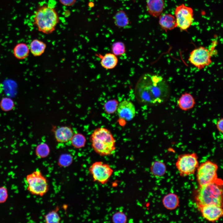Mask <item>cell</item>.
I'll return each instance as SVG.
<instances>
[{"label":"cell","instance_id":"6da1fadb","mask_svg":"<svg viewBox=\"0 0 223 223\" xmlns=\"http://www.w3.org/2000/svg\"><path fill=\"white\" fill-rule=\"evenodd\" d=\"M169 93L168 85L162 77L150 73L141 77L134 90L136 99L141 103L149 105L163 103L168 98Z\"/></svg>","mask_w":223,"mask_h":223},{"label":"cell","instance_id":"7a4b0ae2","mask_svg":"<svg viewBox=\"0 0 223 223\" xmlns=\"http://www.w3.org/2000/svg\"><path fill=\"white\" fill-rule=\"evenodd\" d=\"M92 148L101 156H109L116 151V141L111 132L104 127L96 129L90 137Z\"/></svg>","mask_w":223,"mask_h":223},{"label":"cell","instance_id":"3957f363","mask_svg":"<svg viewBox=\"0 0 223 223\" xmlns=\"http://www.w3.org/2000/svg\"><path fill=\"white\" fill-rule=\"evenodd\" d=\"M222 181H216L199 186L197 191L196 200L198 207L213 205L223 206Z\"/></svg>","mask_w":223,"mask_h":223},{"label":"cell","instance_id":"277c9868","mask_svg":"<svg viewBox=\"0 0 223 223\" xmlns=\"http://www.w3.org/2000/svg\"><path fill=\"white\" fill-rule=\"evenodd\" d=\"M59 20V15L55 10L47 5L39 7L34 16V23L38 31L47 34L55 30Z\"/></svg>","mask_w":223,"mask_h":223},{"label":"cell","instance_id":"5b68a950","mask_svg":"<svg viewBox=\"0 0 223 223\" xmlns=\"http://www.w3.org/2000/svg\"><path fill=\"white\" fill-rule=\"evenodd\" d=\"M27 190L32 195L43 196L48 191L49 185L46 178L38 169L26 177Z\"/></svg>","mask_w":223,"mask_h":223},{"label":"cell","instance_id":"8992f818","mask_svg":"<svg viewBox=\"0 0 223 223\" xmlns=\"http://www.w3.org/2000/svg\"><path fill=\"white\" fill-rule=\"evenodd\" d=\"M199 166L198 157L195 153L179 155L176 163L177 169L183 177L194 174Z\"/></svg>","mask_w":223,"mask_h":223},{"label":"cell","instance_id":"52a82bcc","mask_svg":"<svg viewBox=\"0 0 223 223\" xmlns=\"http://www.w3.org/2000/svg\"><path fill=\"white\" fill-rule=\"evenodd\" d=\"M218 167L214 162L209 160L201 163L197 169V179L199 186L215 181L217 178Z\"/></svg>","mask_w":223,"mask_h":223},{"label":"cell","instance_id":"ba28073f","mask_svg":"<svg viewBox=\"0 0 223 223\" xmlns=\"http://www.w3.org/2000/svg\"><path fill=\"white\" fill-rule=\"evenodd\" d=\"M89 171L94 181L104 185L108 181L113 170L108 164L102 161H96L90 166Z\"/></svg>","mask_w":223,"mask_h":223},{"label":"cell","instance_id":"9c48e42d","mask_svg":"<svg viewBox=\"0 0 223 223\" xmlns=\"http://www.w3.org/2000/svg\"><path fill=\"white\" fill-rule=\"evenodd\" d=\"M177 27L181 31L187 30L194 21L192 8L182 4L177 6L174 11Z\"/></svg>","mask_w":223,"mask_h":223},{"label":"cell","instance_id":"30bf717a","mask_svg":"<svg viewBox=\"0 0 223 223\" xmlns=\"http://www.w3.org/2000/svg\"><path fill=\"white\" fill-rule=\"evenodd\" d=\"M213 52L210 49L201 46L193 50L190 53L189 61L194 66L201 69L212 63Z\"/></svg>","mask_w":223,"mask_h":223},{"label":"cell","instance_id":"8fae6325","mask_svg":"<svg viewBox=\"0 0 223 223\" xmlns=\"http://www.w3.org/2000/svg\"><path fill=\"white\" fill-rule=\"evenodd\" d=\"M116 111L119 118L125 121L131 120L136 115L134 105L131 102L127 100H124L120 103Z\"/></svg>","mask_w":223,"mask_h":223},{"label":"cell","instance_id":"7c38bea8","mask_svg":"<svg viewBox=\"0 0 223 223\" xmlns=\"http://www.w3.org/2000/svg\"><path fill=\"white\" fill-rule=\"evenodd\" d=\"M203 217L207 220L214 222L218 220L223 215L222 207L213 205L199 207Z\"/></svg>","mask_w":223,"mask_h":223},{"label":"cell","instance_id":"4fadbf2b","mask_svg":"<svg viewBox=\"0 0 223 223\" xmlns=\"http://www.w3.org/2000/svg\"><path fill=\"white\" fill-rule=\"evenodd\" d=\"M146 4L148 13L155 17L161 14L164 8V0H146Z\"/></svg>","mask_w":223,"mask_h":223},{"label":"cell","instance_id":"5bb4252c","mask_svg":"<svg viewBox=\"0 0 223 223\" xmlns=\"http://www.w3.org/2000/svg\"><path fill=\"white\" fill-rule=\"evenodd\" d=\"M159 23L161 28L165 32L177 27L174 16L170 14H161L159 16Z\"/></svg>","mask_w":223,"mask_h":223},{"label":"cell","instance_id":"9a60e30c","mask_svg":"<svg viewBox=\"0 0 223 223\" xmlns=\"http://www.w3.org/2000/svg\"><path fill=\"white\" fill-rule=\"evenodd\" d=\"M73 134L71 128L63 126L58 128L55 131V138L59 142L64 143L70 140Z\"/></svg>","mask_w":223,"mask_h":223},{"label":"cell","instance_id":"2e32d148","mask_svg":"<svg viewBox=\"0 0 223 223\" xmlns=\"http://www.w3.org/2000/svg\"><path fill=\"white\" fill-rule=\"evenodd\" d=\"M96 55L101 59L100 63L102 66L106 69L114 68L117 65L118 59L116 55L113 53H108L104 55L99 54Z\"/></svg>","mask_w":223,"mask_h":223},{"label":"cell","instance_id":"e0dca14e","mask_svg":"<svg viewBox=\"0 0 223 223\" xmlns=\"http://www.w3.org/2000/svg\"><path fill=\"white\" fill-rule=\"evenodd\" d=\"M177 103L181 109L187 111L192 109L195 102L193 96L190 93L186 92L181 95L177 101Z\"/></svg>","mask_w":223,"mask_h":223},{"label":"cell","instance_id":"ac0fdd59","mask_svg":"<svg viewBox=\"0 0 223 223\" xmlns=\"http://www.w3.org/2000/svg\"><path fill=\"white\" fill-rule=\"evenodd\" d=\"M46 47V44L43 42L35 39L30 43L29 49L33 56H39L44 52Z\"/></svg>","mask_w":223,"mask_h":223},{"label":"cell","instance_id":"d6986e66","mask_svg":"<svg viewBox=\"0 0 223 223\" xmlns=\"http://www.w3.org/2000/svg\"><path fill=\"white\" fill-rule=\"evenodd\" d=\"M162 203L164 206L167 209L172 210L176 208L179 204V198L176 194L170 193L164 196Z\"/></svg>","mask_w":223,"mask_h":223},{"label":"cell","instance_id":"ffe728a7","mask_svg":"<svg viewBox=\"0 0 223 223\" xmlns=\"http://www.w3.org/2000/svg\"><path fill=\"white\" fill-rule=\"evenodd\" d=\"M150 169L151 174L153 176L160 177L165 173L166 167L165 164L162 161L156 160L152 163Z\"/></svg>","mask_w":223,"mask_h":223},{"label":"cell","instance_id":"44dd1931","mask_svg":"<svg viewBox=\"0 0 223 223\" xmlns=\"http://www.w3.org/2000/svg\"><path fill=\"white\" fill-rule=\"evenodd\" d=\"M29 49L26 44L23 43L17 44L13 49V54L15 58L19 59L26 58L28 55Z\"/></svg>","mask_w":223,"mask_h":223},{"label":"cell","instance_id":"7402d4cb","mask_svg":"<svg viewBox=\"0 0 223 223\" xmlns=\"http://www.w3.org/2000/svg\"><path fill=\"white\" fill-rule=\"evenodd\" d=\"M115 25L119 28L126 27L129 23V19L125 12L122 10H119L115 15L114 17Z\"/></svg>","mask_w":223,"mask_h":223},{"label":"cell","instance_id":"603a6c76","mask_svg":"<svg viewBox=\"0 0 223 223\" xmlns=\"http://www.w3.org/2000/svg\"><path fill=\"white\" fill-rule=\"evenodd\" d=\"M59 208L57 206L55 208L49 211L44 216V220L46 223H59L61 217L59 213Z\"/></svg>","mask_w":223,"mask_h":223},{"label":"cell","instance_id":"cb8c5ba5","mask_svg":"<svg viewBox=\"0 0 223 223\" xmlns=\"http://www.w3.org/2000/svg\"><path fill=\"white\" fill-rule=\"evenodd\" d=\"M70 141L72 145L75 148L79 149L84 147L85 145L86 139L82 134L77 133L73 134Z\"/></svg>","mask_w":223,"mask_h":223},{"label":"cell","instance_id":"d4e9b609","mask_svg":"<svg viewBox=\"0 0 223 223\" xmlns=\"http://www.w3.org/2000/svg\"><path fill=\"white\" fill-rule=\"evenodd\" d=\"M50 152V148L45 143H41L38 145L35 150L36 155L40 158L47 157L49 155Z\"/></svg>","mask_w":223,"mask_h":223},{"label":"cell","instance_id":"484cf974","mask_svg":"<svg viewBox=\"0 0 223 223\" xmlns=\"http://www.w3.org/2000/svg\"><path fill=\"white\" fill-rule=\"evenodd\" d=\"M119 103L115 99L108 100L104 105V111L108 114H113L116 111Z\"/></svg>","mask_w":223,"mask_h":223},{"label":"cell","instance_id":"4316f807","mask_svg":"<svg viewBox=\"0 0 223 223\" xmlns=\"http://www.w3.org/2000/svg\"><path fill=\"white\" fill-rule=\"evenodd\" d=\"M15 107L13 100L10 98L5 97L0 102V107L4 112H8L12 110Z\"/></svg>","mask_w":223,"mask_h":223},{"label":"cell","instance_id":"83f0119b","mask_svg":"<svg viewBox=\"0 0 223 223\" xmlns=\"http://www.w3.org/2000/svg\"><path fill=\"white\" fill-rule=\"evenodd\" d=\"M112 51L116 55H121L126 52L125 46L123 42H117L114 43L112 46Z\"/></svg>","mask_w":223,"mask_h":223},{"label":"cell","instance_id":"f1b7e54d","mask_svg":"<svg viewBox=\"0 0 223 223\" xmlns=\"http://www.w3.org/2000/svg\"><path fill=\"white\" fill-rule=\"evenodd\" d=\"M72 156L68 154L61 155L59 159L58 164L60 167H65L69 166L72 162Z\"/></svg>","mask_w":223,"mask_h":223},{"label":"cell","instance_id":"f546056e","mask_svg":"<svg viewBox=\"0 0 223 223\" xmlns=\"http://www.w3.org/2000/svg\"><path fill=\"white\" fill-rule=\"evenodd\" d=\"M127 217L125 214L122 211H118L112 215V220L115 223H125L127 221Z\"/></svg>","mask_w":223,"mask_h":223},{"label":"cell","instance_id":"4dcf8cb0","mask_svg":"<svg viewBox=\"0 0 223 223\" xmlns=\"http://www.w3.org/2000/svg\"><path fill=\"white\" fill-rule=\"evenodd\" d=\"M8 197L7 190L5 186L0 187V203H5Z\"/></svg>","mask_w":223,"mask_h":223},{"label":"cell","instance_id":"1f68e13d","mask_svg":"<svg viewBox=\"0 0 223 223\" xmlns=\"http://www.w3.org/2000/svg\"><path fill=\"white\" fill-rule=\"evenodd\" d=\"M60 3L65 6H71L76 2V0H59Z\"/></svg>","mask_w":223,"mask_h":223},{"label":"cell","instance_id":"d6a6232c","mask_svg":"<svg viewBox=\"0 0 223 223\" xmlns=\"http://www.w3.org/2000/svg\"><path fill=\"white\" fill-rule=\"evenodd\" d=\"M223 119L221 118L219 119L216 122V126L218 131L221 133L223 131Z\"/></svg>","mask_w":223,"mask_h":223}]
</instances>
